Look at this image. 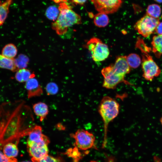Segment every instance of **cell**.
<instances>
[{
	"instance_id": "obj_26",
	"label": "cell",
	"mask_w": 162,
	"mask_h": 162,
	"mask_svg": "<svg viewBox=\"0 0 162 162\" xmlns=\"http://www.w3.org/2000/svg\"><path fill=\"white\" fill-rule=\"evenodd\" d=\"M66 154L72 158L74 162H78L81 158V153L78 150V148L76 146L73 148H70L68 149Z\"/></svg>"
},
{
	"instance_id": "obj_31",
	"label": "cell",
	"mask_w": 162,
	"mask_h": 162,
	"mask_svg": "<svg viewBox=\"0 0 162 162\" xmlns=\"http://www.w3.org/2000/svg\"><path fill=\"white\" fill-rule=\"evenodd\" d=\"M87 0H71L74 4L77 5H82L84 4Z\"/></svg>"
},
{
	"instance_id": "obj_18",
	"label": "cell",
	"mask_w": 162,
	"mask_h": 162,
	"mask_svg": "<svg viewBox=\"0 0 162 162\" xmlns=\"http://www.w3.org/2000/svg\"><path fill=\"white\" fill-rule=\"evenodd\" d=\"M13 0H5L0 5V25H3L9 12V8Z\"/></svg>"
},
{
	"instance_id": "obj_7",
	"label": "cell",
	"mask_w": 162,
	"mask_h": 162,
	"mask_svg": "<svg viewBox=\"0 0 162 162\" xmlns=\"http://www.w3.org/2000/svg\"><path fill=\"white\" fill-rule=\"evenodd\" d=\"M70 136L75 140V146L82 150H85L93 147L94 145L95 137L88 131L83 129L78 130Z\"/></svg>"
},
{
	"instance_id": "obj_10",
	"label": "cell",
	"mask_w": 162,
	"mask_h": 162,
	"mask_svg": "<svg viewBox=\"0 0 162 162\" xmlns=\"http://www.w3.org/2000/svg\"><path fill=\"white\" fill-rule=\"evenodd\" d=\"M48 142H43L33 143L27 145L28 150L34 162H38L40 160L48 155Z\"/></svg>"
},
{
	"instance_id": "obj_34",
	"label": "cell",
	"mask_w": 162,
	"mask_h": 162,
	"mask_svg": "<svg viewBox=\"0 0 162 162\" xmlns=\"http://www.w3.org/2000/svg\"><path fill=\"white\" fill-rule=\"evenodd\" d=\"M156 2L159 3H162V0H154Z\"/></svg>"
},
{
	"instance_id": "obj_28",
	"label": "cell",
	"mask_w": 162,
	"mask_h": 162,
	"mask_svg": "<svg viewBox=\"0 0 162 162\" xmlns=\"http://www.w3.org/2000/svg\"><path fill=\"white\" fill-rule=\"evenodd\" d=\"M38 162H64L60 158H54L47 155L40 160Z\"/></svg>"
},
{
	"instance_id": "obj_4",
	"label": "cell",
	"mask_w": 162,
	"mask_h": 162,
	"mask_svg": "<svg viewBox=\"0 0 162 162\" xmlns=\"http://www.w3.org/2000/svg\"><path fill=\"white\" fill-rule=\"evenodd\" d=\"M119 110V104L113 98L105 96L101 100L98 112L103 120L106 132L108 124L117 116Z\"/></svg>"
},
{
	"instance_id": "obj_8",
	"label": "cell",
	"mask_w": 162,
	"mask_h": 162,
	"mask_svg": "<svg viewBox=\"0 0 162 162\" xmlns=\"http://www.w3.org/2000/svg\"><path fill=\"white\" fill-rule=\"evenodd\" d=\"M101 73L104 78L103 86L106 88L114 89L118 84L122 82L125 84L131 85L124 80V76L118 75L113 72L112 65L103 68Z\"/></svg>"
},
{
	"instance_id": "obj_36",
	"label": "cell",
	"mask_w": 162,
	"mask_h": 162,
	"mask_svg": "<svg viewBox=\"0 0 162 162\" xmlns=\"http://www.w3.org/2000/svg\"><path fill=\"white\" fill-rule=\"evenodd\" d=\"M89 162H97L96 161H95L92 160V161H90Z\"/></svg>"
},
{
	"instance_id": "obj_23",
	"label": "cell",
	"mask_w": 162,
	"mask_h": 162,
	"mask_svg": "<svg viewBox=\"0 0 162 162\" xmlns=\"http://www.w3.org/2000/svg\"><path fill=\"white\" fill-rule=\"evenodd\" d=\"M146 13V14L152 17L158 19L161 13V8L157 4H150L147 7Z\"/></svg>"
},
{
	"instance_id": "obj_2",
	"label": "cell",
	"mask_w": 162,
	"mask_h": 162,
	"mask_svg": "<svg viewBox=\"0 0 162 162\" xmlns=\"http://www.w3.org/2000/svg\"><path fill=\"white\" fill-rule=\"evenodd\" d=\"M53 1L58 4L60 11L57 19L52 24V28L57 34H63L67 32L69 27L82 23L81 16L72 10L67 0Z\"/></svg>"
},
{
	"instance_id": "obj_32",
	"label": "cell",
	"mask_w": 162,
	"mask_h": 162,
	"mask_svg": "<svg viewBox=\"0 0 162 162\" xmlns=\"http://www.w3.org/2000/svg\"><path fill=\"white\" fill-rule=\"evenodd\" d=\"M154 159L155 162H162V161H160V159L158 157L156 156L154 157Z\"/></svg>"
},
{
	"instance_id": "obj_20",
	"label": "cell",
	"mask_w": 162,
	"mask_h": 162,
	"mask_svg": "<svg viewBox=\"0 0 162 162\" xmlns=\"http://www.w3.org/2000/svg\"><path fill=\"white\" fill-rule=\"evenodd\" d=\"M109 18L107 14L100 13L96 14L94 16V23L99 27H104L109 23Z\"/></svg>"
},
{
	"instance_id": "obj_12",
	"label": "cell",
	"mask_w": 162,
	"mask_h": 162,
	"mask_svg": "<svg viewBox=\"0 0 162 162\" xmlns=\"http://www.w3.org/2000/svg\"><path fill=\"white\" fill-rule=\"evenodd\" d=\"M130 68L127 62L126 56L117 57L114 64L112 65L113 72L118 75L124 76L130 72Z\"/></svg>"
},
{
	"instance_id": "obj_19",
	"label": "cell",
	"mask_w": 162,
	"mask_h": 162,
	"mask_svg": "<svg viewBox=\"0 0 162 162\" xmlns=\"http://www.w3.org/2000/svg\"><path fill=\"white\" fill-rule=\"evenodd\" d=\"M4 154L9 158H15L18 153V149L15 144L9 142L6 143L3 148Z\"/></svg>"
},
{
	"instance_id": "obj_14",
	"label": "cell",
	"mask_w": 162,
	"mask_h": 162,
	"mask_svg": "<svg viewBox=\"0 0 162 162\" xmlns=\"http://www.w3.org/2000/svg\"><path fill=\"white\" fill-rule=\"evenodd\" d=\"M33 109L36 115L39 117L40 122L44 120L49 113L48 107L45 103L39 102L33 105Z\"/></svg>"
},
{
	"instance_id": "obj_24",
	"label": "cell",
	"mask_w": 162,
	"mask_h": 162,
	"mask_svg": "<svg viewBox=\"0 0 162 162\" xmlns=\"http://www.w3.org/2000/svg\"><path fill=\"white\" fill-rule=\"evenodd\" d=\"M60 13L58 8L54 5L49 6L46 9V16L50 20L55 21Z\"/></svg>"
},
{
	"instance_id": "obj_33",
	"label": "cell",
	"mask_w": 162,
	"mask_h": 162,
	"mask_svg": "<svg viewBox=\"0 0 162 162\" xmlns=\"http://www.w3.org/2000/svg\"><path fill=\"white\" fill-rule=\"evenodd\" d=\"M10 162H17V160L15 158H12L11 160V161Z\"/></svg>"
},
{
	"instance_id": "obj_25",
	"label": "cell",
	"mask_w": 162,
	"mask_h": 162,
	"mask_svg": "<svg viewBox=\"0 0 162 162\" xmlns=\"http://www.w3.org/2000/svg\"><path fill=\"white\" fill-rule=\"evenodd\" d=\"M15 64L19 69L25 68L27 66L29 61L28 58L26 56L21 54L14 59Z\"/></svg>"
},
{
	"instance_id": "obj_5",
	"label": "cell",
	"mask_w": 162,
	"mask_h": 162,
	"mask_svg": "<svg viewBox=\"0 0 162 162\" xmlns=\"http://www.w3.org/2000/svg\"><path fill=\"white\" fill-rule=\"evenodd\" d=\"M86 47L90 52L92 58L95 62L104 60L109 55L108 46L96 37L91 38L87 43Z\"/></svg>"
},
{
	"instance_id": "obj_37",
	"label": "cell",
	"mask_w": 162,
	"mask_h": 162,
	"mask_svg": "<svg viewBox=\"0 0 162 162\" xmlns=\"http://www.w3.org/2000/svg\"><path fill=\"white\" fill-rule=\"evenodd\" d=\"M22 162H30V161H22Z\"/></svg>"
},
{
	"instance_id": "obj_22",
	"label": "cell",
	"mask_w": 162,
	"mask_h": 162,
	"mask_svg": "<svg viewBox=\"0 0 162 162\" xmlns=\"http://www.w3.org/2000/svg\"><path fill=\"white\" fill-rule=\"evenodd\" d=\"M127 60L130 67L133 68H137L141 63L140 56L135 53L129 54L127 56Z\"/></svg>"
},
{
	"instance_id": "obj_11",
	"label": "cell",
	"mask_w": 162,
	"mask_h": 162,
	"mask_svg": "<svg viewBox=\"0 0 162 162\" xmlns=\"http://www.w3.org/2000/svg\"><path fill=\"white\" fill-rule=\"evenodd\" d=\"M28 135L27 145L33 143L50 142L48 137L42 133V128L40 126L35 124L29 132Z\"/></svg>"
},
{
	"instance_id": "obj_1",
	"label": "cell",
	"mask_w": 162,
	"mask_h": 162,
	"mask_svg": "<svg viewBox=\"0 0 162 162\" xmlns=\"http://www.w3.org/2000/svg\"><path fill=\"white\" fill-rule=\"evenodd\" d=\"M0 109L2 143L28 135L35 125L31 108L22 100L3 102Z\"/></svg>"
},
{
	"instance_id": "obj_27",
	"label": "cell",
	"mask_w": 162,
	"mask_h": 162,
	"mask_svg": "<svg viewBox=\"0 0 162 162\" xmlns=\"http://www.w3.org/2000/svg\"><path fill=\"white\" fill-rule=\"evenodd\" d=\"M45 90L48 95H53L56 94L58 93V88L56 83L50 82L46 85Z\"/></svg>"
},
{
	"instance_id": "obj_30",
	"label": "cell",
	"mask_w": 162,
	"mask_h": 162,
	"mask_svg": "<svg viewBox=\"0 0 162 162\" xmlns=\"http://www.w3.org/2000/svg\"><path fill=\"white\" fill-rule=\"evenodd\" d=\"M155 32L158 34H162V22H160L156 29Z\"/></svg>"
},
{
	"instance_id": "obj_21",
	"label": "cell",
	"mask_w": 162,
	"mask_h": 162,
	"mask_svg": "<svg viewBox=\"0 0 162 162\" xmlns=\"http://www.w3.org/2000/svg\"><path fill=\"white\" fill-rule=\"evenodd\" d=\"M17 52V50L16 46L10 43L6 45L3 48L1 55L8 58H14Z\"/></svg>"
},
{
	"instance_id": "obj_16",
	"label": "cell",
	"mask_w": 162,
	"mask_h": 162,
	"mask_svg": "<svg viewBox=\"0 0 162 162\" xmlns=\"http://www.w3.org/2000/svg\"><path fill=\"white\" fill-rule=\"evenodd\" d=\"M34 74L32 73L29 70L25 68L20 69L15 75V78L19 82H26L30 79L34 78Z\"/></svg>"
},
{
	"instance_id": "obj_29",
	"label": "cell",
	"mask_w": 162,
	"mask_h": 162,
	"mask_svg": "<svg viewBox=\"0 0 162 162\" xmlns=\"http://www.w3.org/2000/svg\"><path fill=\"white\" fill-rule=\"evenodd\" d=\"M0 162H10L12 159L9 158L5 155L3 153L0 152Z\"/></svg>"
},
{
	"instance_id": "obj_6",
	"label": "cell",
	"mask_w": 162,
	"mask_h": 162,
	"mask_svg": "<svg viewBox=\"0 0 162 162\" xmlns=\"http://www.w3.org/2000/svg\"><path fill=\"white\" fill-rule=\"evenodd\" d=\"M159 23L158 19L146 14L136 22L134 26V28L139 34L147 38L155 32Z\"/></svg>"
},
{
	"instance_id": "obj_13",
	"label": "cell",
	"mask_w": 162,
	"mask_h": 162,
	"mask_svg": "<svg viewBox=\"0 0 162 162\" xmlns=\"http://www.w3.org/2000/svg\"><path fill=\"white\" fill-rule=\"evenodd\" d=\"M25 88L28 98L40 96L43 93L41 86L38 80L34 78L30 79L26 82Z\"/></svg>"
},
{
	"instance_id": "obj_17",
	"label": "cell",
	"mask_w": 162,
	"mask_h": 162,
	"mask_svg": "<svg viewBox=\"0 0 162 162\" xmlns=\"http://www.w3.org/2000/svg\"><path fill=\"white\" fill-rule=\"evenodd\" d=\"M0 67L13 72H16L19 70L15 64L14 59L7 58L1 54L0 56Z\"/></svg>"
},
{
	"instance_id": "obj_9",
	"label": "cell",
	"mask_w": 162,
	"mask_h": 162,
	"mask_svg": "<svg viewBox=\"0 0 162 162\" xmlns=\"http://www.w3.org/2000/svg\"><path fill=\"white\" fill-rule=\"evenodd\" d=\"M99 12L109 14L116 12L120 8L122 0H91Z\"/></svg>"
},
{
	"instance_id": "obj_35",
	"label": "cell",
	"mask_w": 162,
	"mask_h": 162,
	"mask_svg": "<svg viewBox=\"0 0 162 162\" xmlns=\"http://www.w3.org/2000/svg\"><path fill=\"white\" fill-rule=\"evenodd\" d=\"M160 122L161 123V124L162 125V116L160 118Z\"/></svg>"
},
{
	"instance_id": "obj_15",
	"label": "cell",
	"mask_w": 162,
	"mask_h": 162,
	"mask_svg": "<svg viewBox=\"0 0 162 162\" xmlns=\"http://www.w3.org/2000/svg\"><path fill=\"white\" fill-rule=\"evenodd\" d=\"M151 44L152 51L156 56L158 58L162 56V34L154 36Z\"/></svg>"
},
{
	"instance_id": "obj_3",
	"label": "cell",
	"mask_w": 162,
	"mask_h": 162,
	"mask_svg": "<svg viewBox=\"0 0 162 162\" xmlns=\"http://www.w3.org/2000/svg\"><path fill=\"white\" fill-rule=\"evenodd\" d=\"M136 46L140 50L142 53L143 76L146 80L151 81L160 74L161 70L152 56L148 54L150 49L142 40L140 38L137 40Z\"/></svg>"
}]
</instances>
